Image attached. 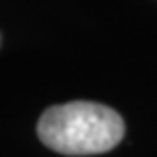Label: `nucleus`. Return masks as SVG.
<instances>
[{"mask_svg": "<svg viewBox=\"0 0 157 157\" xmlns=\"http://www.w3.org/2000/svg\"><path fill=\"white\" fill-rule=\"evenodd\" d=\"M0 39H2V37H0Z\"/></svg>", "mask_w": 157, "mask_h": 157, "instance_id": "f03ea898", "label": "nucleus"}, {"mask_svg": "<svg viewBox=\"0 0 157 157\" xmlns=\"http://www.w3.org/2000/svg\"><path fill=\"white\" fill-rule=\"evenodd\" d=\"M37 135L61 155H98L120 144L124 120L107 105L72 101L48 107L37 122Z\"/></svg>", "mask_w": 157, "mask_h": 157, "instance_id": "f257e3e1", "label": "nucleus"}]
</instances>
